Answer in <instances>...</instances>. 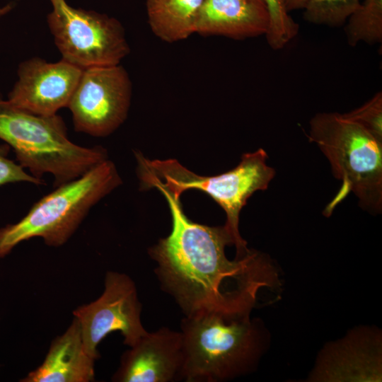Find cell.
I'll return each mask as SVG.
<instances>
[{"label":"cell","instance_id":"11","mask_svg":"<svg viewBox=\"0 0 382 382\" xmlns=\"http://www.w3.org/2000/svg\"><path fill=\"white\" fill-rule=\"evenodd\" d=\"M181 332L162 327L147 332L121 357L112 379L116 382H173L183 380Z\"/></svg>","mask_w":382,"mask_h":382},{"label":"cell","instance_id":"4","mask_svg":"<svg viewBox=\"0 0 382 382\" xmlns=\"http://www.w3.org/2000/svg\"><path fill=\"white\" fill-rule=\"evenodd\" d=\"M135 156L141 189L160 185L176 198L189 189L208 194L226 212L225 226L234 240L236 258L250 250L239 233V214L248 198L257 190H267L275 175L274 169L267 164L268 156L264 149L244 154L236 168L215 176L195 174L175 159L149 160L139 152Z\"/></svg>","mask_w":382,"mask_h":382},{"label":"cell","instance_id":"14","mask_svg":"<svg viewBox=\"0 0 382 382\" xmlns=\"http://www.w3.org/2000/svg\"><path fill=\"white\" fill-rule=\"evenodd\" d=\"M204 0H146L148 22L153 33L173 43L195 33L196 21Z\"/></svg>","mask_w":382,"mask_h":382},{"label":"cell","instance_id":"15","mask_svg":"<svg viewBox=\"0 0 382 382\" xmlns=\"http://www.w3.org/2000/svg\"><path fill=\"white\" fill-rule=\"evenodd\" d=\"M347 43L369 45L382 42V0H361L345 24Z\"/></svg>","mask_w":382,"mask_h":382},{"label":"cell","instance_id":"13","mask_svg":"<svg viewBox=\"0 0 382 382\" xmlns=\"http://www.w3.org/2000/svg\"><path fill=\"white\" fill-rule=\"evenodd\" d=\"M95 359L85 350L79 322L74 317L56 337L42 363L23 382H89L94 381Z\"/></svg>","mask_w":382,"mask_h":382},{"label":"cell","instance_id":"12","mask_svg":"<svg viewBox=\"0 0 382 382\" xmlns=\"http://www.w3.org/2000/svg\"><path fill=\"white\" fill-rule=\"evenodd\" d=\"M269 21L264 0H204L195 33L244 40L265 35Z\"/></svg>","mask_w":382,"mask_h":382},{"label":"cell","instance_id":"1","mask_svg":"<svg viewBox=\"0 0 382 382\" xmlns=\"http://www.w3.org/2000/svg\"><path fill=\"white\" fill-rule=\"evenodd\" d=\"M172 217V230L151 247L154 272L162 290L175 300L185 316L216 313L226 317L250 315L261 290L279 284L270 257L250 250L230 260L226 245L234 240L225 225L195 223L183 212L180 198L160 185Z\"/></svg>","mask_w":382,"mask_h":382},{"label":"cell","instance_id":"20","mask_svg":"<svg viewBox=\"0 0 382 382\" xmlns=\"http://www.w3.org/2000/svg\"><path fill=\"white\" fill-rule=\"evenodd\" d=\"M308 0H284L286 10L289 12L304 8Z\"/></svg>","mask_w":382,"mask_h":382},{"label":"cell","instance_id":"18","mask_svg":"<svg viewBox=\"0 0 382 382\" xmlns=\"http://www.w3.org/2000/svg\"><path fill=\"white\" fill-rule=\"evenodd\" d=\"M348 119L358 123L382 144V92H377L362 105L344 113Z\"/></svg>","mask_w":382,"mask_h":382},{"label":"cell","instance_id":"17","mask_svg":"<svg viewBox=\"0 0 382 382\" xmlns=\"http://www.w3.org/2000/svg\"><path fill=\"white\" fill-rule=\"evenodd\" d=\"M269 13V26L265 35L274 50L283 49L297 35L299 24L289 15L284 0H264Z\"/></svg>","mask_w":382,"mask_h":382},{"label":"cell","instance_id":"16","mask_svg":"<svg viewBox=\"0 0 382 382\" xmlns=\"http://www.w3.org/2000/svg\"><path fill=\"white\" fill-rule=\"evenodd\" d=\"M361 0H308L303 13L304 21L320 25H344Z\"/></svg>","mask_w":382,"mask_h":382},{"label":"cell","instance_id":"21","mask_svg":"<svg viewBox=\"0 0 382 382\" xmlns=\"http://www.w3.org/2000/svg\"><path fill=\"white\" fill-rule=\"evenodd\" d=\"M13 3H9L0 7V18L8 13L13 8Z\"/></svg>","mask_w":382,"mask_h":382},{"label":"cell","instance_id":"6","mask_svg":"<svg viewBox=\"0 0 382 382\" xmlns=\"http://www.w3.org/2000/svg\"><path fill=\"white\" fill-rule=\"evenodd\" d=\"M121 183L115 166L106 159L81 176L56 187L18 222L0 228V258L34 237L42 238L50 246L64 244L91 207Z\"/></svg>","mask_w":382,"mask_h":382},{"label":"cell","instance_id":"10","mask_svg":"<svg viewBox=\"0 0 382 382\" xmlns=\"http://www.w3.org/2000/svg\"><path fill=\"white\" fill-rule=\"evenodd\" d=\"M82 69L61 59L48 62L33 57L21 62L8 100L31 113L50 116L67 107Z\"/></svg>","mask_w":382,"mask_h":382},{"label":"cell","instance_id":"5","mask_svg":"<svg viewBox=\"0 0 382 382\" xmlns=\"http://www.w3.org/2000/svg\"><path fill=\"white\" fill-rule=\"evenodd\" d=\"M180 328L184 352L183 380L187 382L233 378L248 371L260 354V328L250 315L185 316Z\"/></svg>","mask_w":382,"mask_h":382},{"label":"cell","instance_id":"19","mask_svg":"<svg viewBox=\"0 0 382 382\" xmlns=\"http://www.w3.org/2000/svg\"><path fill=\"white\" fill-rule=\"evenodd\" d=\"M9 149L10 146L7 144L0 145V186L17 182L43 185V180L28 174L20 164L7 158Z\"/></svg>","mask_w":382,"mask_h":382},{"label":"cell","instance_id":"8","mask_svg":"<svg viewBox=\"0 0 382 382\" xmlns=\"http://www.w3.org/2000/svg\"><path fill=\"white\" fill-rule=\"evenodd\" d=\"M132 83L120 64L83 69L67 108L75 130L105 137L126 119Z\"/></svg>","mask_w":382,"mask_h":382},{"label":"cell","instance_id":"9","mask_svg":"<svg viewBox=\"0 0 382 382\" xmlns=\"http://www.w3.org/2000/svg\"><path fill=\"white\" fill-rule=\"evenodd\" d=\"M141 303L133 280L127 274L106 273L101 296L74 311L79 322L86 352L95 360L98 345L110 333L120 331L124 344L130 347L148 332L141 320Z\"/></svg>","mask_w":382,"mask_h":382},{"label":"cell","instance_id":"3","mask_svg":"<svg viewBox=\"0 0 382 382\" xmlns=\"http://www.w3.org/2000/svg\"><path fill=\"white\" fill-rule=\"evenodd\" d=\"M308 138L328 158L333 175L342 181L323 214L352 192L361 209L382 210V144L358 123L336 112L316 113L309 122Z\"/></svg>","mask_w":382,"mask_h":382},{"label":"cell","instance_id":"7","mask_svg":"<svg viewBox=\"0 0 382 382\" xmlns=\"http://www.w3.org/2000/svg\"><path fill=\"white\" fill-rule=\"evenodd\" d=\"M47 24L62 59L83 70L120 64L129 52L122 24L94 11L77 8L66 0H50Z\"/></svg>","mask_w":382,"mask_h":382},{"label":"cell","instance_id":"2","mask_svg":"<svg viewBox=\"0 0 382 382\" xmlns=\"http://www.w3.org/2000/svg\"><path fill=\"white\" fill-rule=\"evenodd\" d=\"M0 139L11 146L19 164L42 180L54 178L56 187L73 180L107 159L101 146L73 143L58 115H39L23 110L0 95Z\"/></svg>","mask_w":382,"mask_h":382}]
</instances>
